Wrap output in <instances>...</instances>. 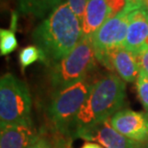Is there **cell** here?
Segmentation results:
<instances>
[{
	"instance_id": "obj_16",
	"label": "cell",
	"mask_w": 148,
	"mask_h": 148,
	"mask_svg": "<svg viewBox=\"0 0 148 148\" xmlns=\"http://www.w3.org/2000/svg\"><path fill=\"white\" fill-rule=\"evenodd\" d=\"M136 88L138 98L148 114V75L140 71L136 81Z\"/></svg>"
},
{
	"instance_id": "obj_25",
	"label": "cell",
	"mask_w": 148,
	"mask_h": 148,
	"mask_svg": "<svg viewBox=\"0 0 148 148\" xmlns=\"http://www.w3.org/2000/svg\"><path fill=\"white\" fill-rule=\"evenodd\" d=\"M143 9H144V10H145V11L147 12V13H148V0H144Z\"/></svg>"
},
{
	"instance_id": "obj_4",
	"label": "cell",
	"mask_w": 148,
	"mask_h": 148,
	"mask_svg": "<svg viewBox=\"0 0 148 148\" xmlns=\"http://www.w3.org/2000/svg\"><path fill=\"white\" fill-rule=\"evenodd\" d=\"M91 83L84 79L70 87L51 93L47 115L59 134L71 138L73 125L91 88Z\"/></svg>"
},
{
	"instance_id": "obj_6",
	"label": "cell",
	"mask_w": 148,
	"mask_h": 148,
	"mask_svg": "<svg viewBox=\"0 0 148 148\" xmlns=\"http://www.w3.org/2000/svg\"><path fill=\"white\" fill-rule=\"evenodd\" d=\"M130 11L125 7L119 14L107 19L96 33L91 37V42L96 60L103 64L112 49L123 46L129 26Z\"/></svg>"
},
{
	"instance_id": "obj_9",
	"label": "cell",
	"mask_w": 148,
	"mask_h": 148,
	"mask_svg": "<svg viewBox=\"0 0 148 148\" xmlns=\"http://www.w3.org/2000/svg\"><path fill=\"white\" fill-rule=\"evenodd\" d=\"M102 64L115 71L124 82L127 83L137 81L140 73L137 56L123 46L117 47L109 52Z\"/></svg>"
},
{
	"instance_id": "obj_20",
	"label": "cell",
	"mask_w": 148,
	"mask_h": 148,
	"mask_svg": "<svg viewBox=\"0 0 148 148\" xmlns=\"http://www.w3.org/2000/svg\"><path fill=\"white\" fill-rule=\"evenodd\" d=\"M136 56H137V59H138L140 71L148 75V48L143 49V51L140 52Z\"/></svg>"
},
{
	"instance_id": "obj_3",
	"label": "cell",
	"mask_w": 148,
	"mask_h": 148,
	"mask_svg": "<svg viewBox=\"0 0 148 148\" xmlns=\"http://www.w3.org/2000/svg\"><path fill=\"white\" fill-rule=\"evenodd\" d=\"M95 60L91 38L82 37L69 55L50 66L49 82L52 93L87 79L88 74L95 67Z\"/></svg>"
},
{
	"instance_id": "obj_10",
	"label": "cell",
	"mask_w": 148,
	"mask_h": 148,
	"mask_svg": "<svg viewBox=\"0 0 148 148\" xmlns=\"http://www.w3.org/2000/svg\"><path fill=\"white\" fill-rule=\"evenodd\" d=\"M148 13L144 9H138L129 14V26L123 47L138 54L148 48Z\"/></svg>"
},
{
	"instance_id": "obj_23",
	"label": "cell",
	"mask_w": 148,
	"mask_h": 148,
	"mask_svg": "<svg viewBox=\"0 0 148 148\" xmlns=\"http://www.w3.org/2000/svg\"><path fill=\"white\" fill-rule=\"evenodd\" d=\"M80 148H104L102 145H100L99 143H90V141H88V143H86L82 145V147Z\"/></svg>"
},
{
	"instance_id": "obj_21",
	"label": "cell",
	"mask_w": 148,
	"mask_h": 148,
	"mask_svg": "<svg viewBox=\"0 0 148 148\" xmlns=\"http://www.w3.org/2000/svg\"><path fill=\"white\" fill-rule=\"evenodd\" d=\"M144 0H130L127 2L126 7L129 9L130 11H135L138 9H143Z\"/></svg>"
},
{
	"instance_id": "obj_14",
	"label": "cell",
	"mask_w": 148,
	"mask_h": 148,
	"mask_svg": "<svg viewBox=\"0 0 148 148\" xmlns=\"http://www.w3.org/2000/svg\"><path fill=\"white\" fill-rule=\"evenodd\" d=\"M18 60L22 70H24L26 67L30 66L31 64H35L36 62L40 61L44 64L46 62L43 51L36 44L25 46L24 48L20 50L18 54Z\"/></svg>"
},
{
	"instance_id": "obj_2",
	"label": "cell",
	"mask_w": 148,
	"mask_h": 148,
	"mask_svg": "<svg viewBox=\"0 0 148 148\" xmlns=\"http://www.w3.org/2000/svg\"><path fill=\"white\" fill-rule=\"evenodd\" d=\"M125 98V82L117 74L109 73L92 83L74 122L71 138L80 130L110 119L123 107Z\"/></svg>"
},
{
	"instance_id": "obj_5",
	"label": "cell",
	"mask_w": 148,
	"mask_h": 148,
	"mask_svg": "<svg viewBox=\"0 0 148 148\" xmlns=\"http://www.w3.org/2000/svg\"><path fill=\"white\" fill-rule=\"evenodd\" d=\"M32 99L27 85L12 73L0 80V124L33 122Z\"/></svg>"
},
{
	"instance_id": "obj_26",
	"label": "cell",
	"mask_w": 148,
	"mask_h": 148,
	"mask_svg": "<svg viewBox=\"0 0 148 148\" xmlns=\"http://www.w3.org/2000/svg\"><path fill=\"white\" fill-rule=\"evenodd\" d=\"M138 148H148V143H143V144H140V146H138Z\"/></svg>"
},
{
	"instance_id": "obj_27",
	"label": "cell",
	"mask_w": 148,
	"mask_h": 148,
	"mask_svg": "<svg viewBox=\"0 0 148 148\" xmlns=\"http://www.w3.org/2000/svg\"><path fill=\"white\" fill-rule=\"evenodd\" d=\"M126 1H127V2H128V1H130V0H126Z\"/></svg>"
},
{
	"instance_id": "obj_17",
	"label": "cell",
	"mask_w": 148,
	"mask_h": 148,
	"mask_svg": "<svg viewBox=\"0 0 148 148\" xmlns=\"http://www.w3.org/2000/svg\"><path fill=\"white\" fill-rule=\"evenodd\" d=\"M109 8V18L114 17L119 14L126 7V0H106Z\"/></svg>"
},
{
	"instance_id": "obj_22",
	"label": "cell",
	"mask_w": 148,
	"mask_h": 148,
	"mask_svg": "<svg viewBox=\"0 0 148 148\" xmlns=\"http://www.w3.org/2000/svg\"><path fill=\"white\" fill-rule=\"evenodd\" d=\"M16 25H17V14L16 12H13V16H12V20H11V30L16 31Z\"/></svg>"
},
{
	"instance_id": "obj_18",
	"label": "cell",
	"mask_w": 148,
	"mask_h": 148,
	"mask_svg": "<svg viewBox=\"0 0 148 148\" xmlns=\"http://www.w3.org/2000/svg\"><path fill=\"white\" fill-rule=\"evenodd\" d=\"M66 2L69 3L70 9L72 12L76 14L77 17L82 20L83 16H84L86 6H87L88 0H66Z\"/></svg>"
},
{
	"instance_id": "obj_11",
	"label": "cell",
	"mask_w": 148,
	"mask_h": 148,
	"mask_svg": "<svg viewBox=\"0 0 148 148\" xmlns=\"http://www.w3.org/2000/svg\"><path fill=\"white\" fill-rule=\"evenodd\" d=\"M33 122L0 126V148H28L38 138Z\"/></svg>"
},
{
	"instance_id": "obj_19",
	"label": "cell",
	"mask_w": 148,
	"mask_h": 148,
	"mask_svg": "<svg viewBox=\"0 0 148 148\" xmlns=\"http://www.w3.org/2000/svg\"><path fill=\"white\" fill-rule=\"evenodd\" d=\"M28 148H58V145H55L47 136L40 133L38 138Z\"/></svg>"
},
{
	"instance_id": "obj_24",
	"label": "cell",
	"mask_w": 148,
	"mask_h": 148,
	"mask_svg": "<svg viewBox=\"0 0 148 148\" xmlns=\"http://www.w3.org/2000/svg\"><path fill=\"white\" fill-rule=\"evenodd\" d=\"M58 148H70V144L63 141V143H61L60 144H58Z\"/></svg>"
},
{
	"instance_id": "obj_13",
	"label": "cell",
	"mask_w": 148,
	"mask_h": 148,
	"mask_svg": "<svg viewBox=\"0 0 148 148\" xmlns=\"http://www.w3.org/2000/svg\"><path fill=\"white\" fill-rule=\"evenodd\" d=\"M18 11L36 17H43L50 11L58 7L63 0H17Z\"/></svg>"
},
{
	"instance_id": "obj_12",
	"label": "cell",
	"mask_w": 148,
	"mask_h": 148,
	"mask_svg": "<svg viewBox=\"0 0 148 148\" xmlns=\"http://www.w3.org/2000/svg\"><path fill=\"white\" fill-rule=\"evenodd\" d=\"M107 19H109V8L106 0H88L81 20L83 37L91 38Z\"/></svg>"
},
{
	"instance_id": "obj_7",
	"label": "cell",
	"mask_w": 148,
	"mask_h": 148,
	"mask_svg": "<svg viewBox=\"0 0 148 148\" xmlns=\"http://www.w3.org/2000/svg\"><path fill=\"white\" fill-rule=\"evenodd\" d=\"M78 138L94 141L104 148H138L143 144L117 132L112 127L110 119L80 130L74 137V138Z\"/></svg>"
},
{
	"instance_id": "obj_1",
	"label": "cell",
	"mask_w": 148,
	"mask_h": 148,
	"mask_svg": "<svg viewBox=\"0 0 148 148\" xmlns=\"http://www.w3.org/2000/svg\"><path fill=\"white\" fill-rule=\"evenodd\" d=\"M83 37L81 20L63 2L35 29V44L45 55V64L52 66L72 51Z\"/></svg>"
},
{
	"instance_id": "obj_15",
	"label": "cell",
	"mask_w": 148,
	"mask_h": 148,
	"mask_svg": "<svg viewBox=\"0 0 148 148\" xmlns=\"http://www.w3.org/2000/svg\"><path fill=\"white\" fill-rule=\"evenodd\" d=\"M18 46L14 31L11 29H1L0 30V54L7 56L14 52Z\"/></svg>"
},
{
	"instance_id": "obj_8",
	"label": "cell",
	"mask_w": 148,
	"mask_h": 148,
	"mask_svg": "<svg viewBox=\"0 0 148 148\" xmlns=\"http://www.w3.org/2000/svg\"><path fill=\"white\" fill-rule=\"evenodd\" d=\"M112 127L132 140L148 143V114L130 109L118 111L110 118Z\"/></svg>"
}]
</instances>
